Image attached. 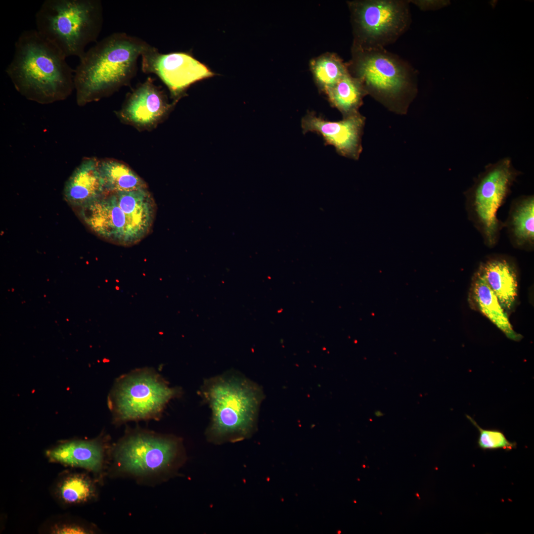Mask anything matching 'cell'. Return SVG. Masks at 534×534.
I'll list each match as a JSON object with an SVG mask.
<instances>
[{
  "label": "cell",
  "mask_w": 534,
  "mask_h": 534,
  "mask_svg": "<svg viewBox=\"0 0 534 534\" xmlns=\"http://www.w3.org/2000/svg\"><path fill=\"white\" fill-rule=\"evenodd\" d=\"M467 419L479 431L478 441V446L483 450H496L503 449L507 451L516 448L515 442L509 441L503 433L496 429H484L469 415H466Z\"/></svg>",
  "instance_id": "cell-23"
},
{
  "label": "cell",
  "mask_w": 534,
  "mask_h": 534,
  "mask_svg": "<svg viewBox=\"0 0 534 534\" xmlns=\"http://www.w3.org/2000/svg\"><path fill=\"white\" fill-rule=\"evenodd\" d=\"M54 494L61 504L75 506L95 499L97 489L95 481L88 474L71 472L58 479L54 487Z\"/></svg>",
  "instance_id": "cell-18"
},
{
  "label": "cell",
  "mask_w": 534,
  "mask_h": 534,
  "mask_svg": "<svg viewBox=\"0 0 534 534\" xmlns=\"http://www.w3.org/2000/svg\"><path fill=\"white\" fill-rule=\"evenodd\" d=\"M176 391L156 373L142 369L125 375L113 391L112 406L117 422L157 416Z\"/></svg>",
  "instance_id": "cell-9"
},
{
  "label": "cell",
  "mask_w": 534,
  "mask_h": 534,
  "mask_svg": "<svg viewBox=\"0 0 534 534\" xmlns=\"http://www.w3.org/2000/svg\"><path fill=\"white\" fill-rule=\"evenodd\" d=\"M520 174L510 158H503L486 166L467 192L474 215L490 244L495 242L499 229L497 211Z\"/></svg>",
  "instance_id": "cell-10"
},
{
  "label": "cell",
  "mask_w": 534,
  "mask_h": 534,
  "mask_svg": "<svg viewBox=\"0 0 534 534\" xmlns=\"http://www.w3.org/2000/svg\"><path fill=\"white\" fill-rule=\"evenodd\" d=\"M150 45L139 38L115 33L86 51L74 69L77 105L98 101L129 84L139 57Z\"/></svg>",
  "instance_id": "cell-2"
},
{
  "label": "cell",
  "mask_w": 534,
  "mask_h": 534,
  "mask_svg": "<svg viewBox=\"0 0 534 534\" xmlns=\"http://www.w3.org/2000/svg\"><path fill=\"white\" fill-rule=\"evenodd\" d=\"M365 122V117L359 112L339 121H330L309 111L302 119L301 127L304 134L311 132L319 134L325 144L333 146L340 155L356 160L362 150Z\"/></svg>",
  "instance_id": "cell-12"
},
{
  "label": "cell",
  "mask_w": 534,
  "mask_h": 534,
  "mask_svg": "<svg viewBox=\"0 0 534 534\" xmlns=\"http://www.w3.org/2000/svg\"><path fill=\"white\" fill-rule=\"evenodd\" d=\"M98 161L95 157L84 158L66 180L63 195L69 205L80 208L106 193Z\"/></svg>",
  "instance_id": "cell-15"
},
{
  "label": "cell",
  "mask_w": 534,
  "mask_h": 534,
  "mask_svg": "<svg viewBox=\"0 0 534 534\" xmlns=\"http://www.w3.org/2000/svg\"><path fill=\"white\" fill-rule=\"evenodd\" d=\"M106 450L105 445L100 439L74 440L49 449L46 455L53 462L98 474L105 468Z\"/></svg>",
  "instance_id": "cell-14"
},
{
  "label": "cell",
  "mask_w": 534,
  "mask_h": 534,
  "mask_svg": "<svg viewBox=\"0 0 534 534\" xmlns=\"http://www.w3.org/2000/svg\"><path fill=\"white\" fill-rule=\"evenodd\" d=\"M111 453L112 474L147 482L169 477L184 457L177 438L141 430L128 433Z\"/></svg>",
  "instance_id": "cell-6"
},
{
  "label": "cell",
  "mask_w": 534,
  "mask_h": 534,
  "mask_svg": "<svg viewBox=\"0 0 534 534\" xmlns=\"http://www.w3.org/2000/svg\"><path fill=\"white\" fill-rule=\"evenodd\" d=\"M204 396L212 409L209 438L222 442L240 440L253 428L259 402L257 389L245 379L223 376L207 381Z\"/></svg>",
  "instance_id": "cell-7"
},
{
  "label": "cell",
  "mask_w": 534,
  "mask_h": 534,
  "mask_svg": "<svg viewBox=\"0 0 534 534\" xmlns=\"http://www.w3.org/2000/svg\"><path fill=\"white\" fill-rule=\"evenodd\" d=\"M324 93L332 106L337 108L343 117L359 112L363 98L368 94L360 81L349 71Z\"/></svg>",
  "instance_id": "cell-20"
},
{
  "label": "cell",
  "mask_w": 534,
  "mask_h": 534,
  "mask_svg": "<svg viewBox=\"0 0 534 534\" xmlns=\"http://www.w3.org/2000/svg\"><path fill=\"white\" fill-rule=\"evenodd\" d=\"M472 296L479 310L507 338L516 341L522 339V336L513 330L507 314L486 281L480 269L474 278Z\"/></svg>",
  "instance_id": "cell-16"
},
{
  "label": "cell",
  "mask_w": 534,
  "mask_h": 534,
  "mask_svg": "<svg viewBox=\"0 0 534 534\" xmlns=\"http://www.w3.org/2000/svg\"><path fill=\"white\" fill-rule=\"evenodd\" d=\"M517 204L510 219L513 235L520 245L532 244L534 239V197H526Z\"/></svg>",
  "instance_id": "cell-22"
},
{
  "label": "cell",
  "mask_w": 534,
  "mask_h": 534,
  "mask_svg": "<svg viewBox=\"0 0 534 534\" xmlns=\"http://www.w3.org/2000/svg\"><path fill=\"white\" fill-rule=\"evenodd\" d=\"M79 216L97 235L121 245L141 241L150 231L156 204L147 189L105 193L79 208Z\"/></svg>",
  "instance_id": "cell-3"
},
{
  "label": "cell",
  "mask_w": 534,
  "mask_h": 534,
  "mask_svg": "<svg viewBox=\"0 0 534 534\" xmlns=\"http://www.w3.org/2000/svg\"><path fill=\"white\" fill-rule=\"evenodd\" d=\"M142 71L156 75L176 101L192 84L216 75L188 52L162 53L150 45L141 54Z\"/></svg>",
  "instance_id": "cell-11"
},
{
  "label": "cell",
  "mask_w": 534,
  "mask_h": 534,
  "mask_svg": "<svg viewBox=\"0 0 534 534\" xmlns=\"http://www.w3.org/2000/svg\"><path fill=\"white\" fill-rule=\"evenodd\" d=\"M480 270L502 308L510 310L518 293L517 275L511 265L504 260H492Z\"/></svg>",
  "instance_id": "cell-17"
},
{
  "label": "cell",
  "mask_w": 534,
  "mask_h": 534,
  "mask_svg": "<svg viewBox=\"0 0 534 534\" xmlns=\"http://www.w3.org/2000/svg\"><path fill=\"white\" fill-rule=\"evenodd\" d=\"M173 106L153 79L148 77L129 94L117 114L130 124L148 129L162 120Z\"/></svg>",
  "instance_id": "cell-13"
},
{
  "label": "cell",
  "mask_w": 534,
  "mask_h": 534,
  "mask_svg": "<svg viewBox=\"0 0 534 534\" xmlns=\"http://www.w3.org/2000/svg\"><path fill=\"white\" fill-rule=\"evenodd\" d=\"M103 23L99 0H46L36 14V30L66 57L80 59Z\"/></svg>",
  "instance_id": "cell-5"
},
{
  "label": "cell",
  "mask_w": 534,
  "mask_h": 534,
  "mask_svg": "<svg viewBox=\"0 0 534 534\" xmlns=\"http://www.w3.org/2000/svg\"><path fill=\"white\" fill-rule=\"evenodd\" d=\"M408 1L423 10L438 9L445 6L447 3L445 0H408Z\"/></svg>",
  "instance_id": "cell-25"
},
{
  "label": "cell",
  "mask_w": 534,
  "mask_h": 534,
  "mask_svg": "<svg viewBox=\"0 0 534 534\" xmlns=\"http://www.w3.org/2000/svg\"><path fill=\"white\" fill-rule=\"evenodd\" d=\"M349 73L370 94L390 110L406 112L417 93L416 71L385 48L364 50L352 46Z\"/></svg>",
  "instance_id": "cell-4"
},
{
  "label": "cell",
  "mask_w": 534,
  "mask_h": 534,
  "mask_svg": "<svg viewBox=\"0 0 534 534\" xmlns=\"http://www.w3.org/2000/svg\"><path fill=\"white\" fill-rule=\"evenodd\" d=\"M5 72L27 99L48 104L66 99L75 89L74 72L66 57L36 29L24 31Z\"/></svg>",
  "instance_id": "cell-1"
},
{
  "label": "cell",
  "mask_w": 534,
  "mask_h": 534,
  "mask_svg": "<svg viewBox=\"0 0 534 534\" xmlns=\"http://www.w3.org/2000/svg\"><path fill=\"white\" fill-rule=\"evenodd\" d=\"M98 169L106 193L146 189L145 181L127 165L113 159L99 160Z\"/></svg>",
  "instance_id": "cell-19"
},
{
  "label": "cell",
  "mask_w": 534,
  "mask_h": 534,
  "mask_svg": "<svg viewBox=\"0 0 534 534\" xmlns=\"http://www.w3.org/2000/svg\"><path fill=\"white\" fill-rule=\"evenodd\" d=\"M48 532L50 534H92L93 527L75 520H62L51 524Z\"/></svg>",
  "instance_id": "cell-24"
},
{
  "label": "cell",
  "mask_w": 534,
  "mask_h": 534,
  "mask_svg": "<svg viewBox=\"0 0 534 534\" xmlns=\"http://www.w3.org/2000/svg\"><path fill=\"white\" fill-rule=\"evenodd\" d=\"M353 42L361 49L385 48L408 29L411 22L408 0H361L347 2Z\"/></svg>",
  "instance_id": "cell-8"
},
{
  "label": "cell",
  "mask_w": 534,
  "mask_h": 534,
  "mask_svg": "<svg viewBox=\"0 0 534 534\" xmlns=\"http://www.w3.org/2000/svg\"><path fill=\"white\" fill-rule=\"evenodd\" d=\"M310 66L317 87L323 93L348 72L347 63L334 53H325L312 59Z\"/></svg>",
  "instance_id": "cell-21"
}]
</instances>
